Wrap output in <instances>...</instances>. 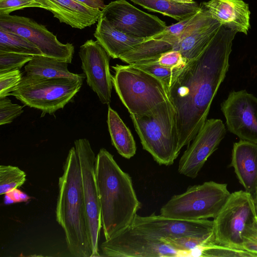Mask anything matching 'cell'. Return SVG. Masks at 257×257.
I'll use <instances>...</instances> for the list:
<instances>
[{
	"mask_svg": "<svg viewBox=\"0 0 257 257\" xmlns=\"http://www.w3.org/2000/svg\"><path fill=\"white\" fill-rule=\"evenodd\" d=\"M237 33L221 26L204 50L188 61L166 86L176 111L180 151L190 144L207 120L213 99L228 70Z\"/></svg>",
	"mask_w": 257,
	"mask_h": 257,
	"instance_id": "6da1fadb",
	"label": "cell"
},
{
	"mask_svg": "<svg viewBox=\"0 0 257 257\" xmlns=\"http://www.w3.org/2000/svg\"><path fill=\"white\" fill-rule=\"evenodd\" d=\"M95 174L102 227L107 240L131 225L141 204L131 177L104 148L95 157Z\"/></svg>",
	"mask_w": 257,
	"mask_h": 257,
	"instance_id": "7a4b0ae2",
	"label": "cell"
},
{
	"mask_svg": "<svg viewBox=\"0 0 257 257\" xmlns=\"http://www.w3.org/2000/svg\"><path fill=\"white\" fill-rule=\"evenodd\" d=\"M56 219L64 230L70 254L92 257L81 171L74 147L69 150L59 178Z\"/></svg>",
	"mask_w": 257,
	"mask_h": 257,
	"instance_id": "3957f363",
	"label": "cell"
},
{
	"mask_svg": "<svg viewBox=\"0 0 257 257\" xmlns=\"http://www.w3.org/2000/svg\"><path fill=\"white\" fill-rule=\"evenodd\" d=\"M143 149L160 165H172L180 151L176 111L170 100L142 115L130 114Z\"/></svg>",
	"mask_w": 257,
	"mask_h": 257,
	"instance_id": "277c9868",
	"label": "cell"
},
{
	"mask_svg": "<svg viewBox=\"0 0 257 257\" xmlns=\"http://www.w3.org/2000/svg\"><path fill=\"white\" fill-rule=\"evenodd\" d=\"M112 85L130 114L142 115L170 100L165 83L131 64L112 66Z\"/></svg>",
	"mask_w": 257,
	"mask_h": 257,
	"instance_id": "5b68a950",
	"label": "cell"
},
{
	"mask_svg": "<svg viewBox=\"0 0 257 257\" xmlns=\"http://www.w3.org/2000/svg\"><path fill=\"white\" fill-rule=\"evenodd\" d=\"M83 81L25 75L10 95L25 106L41 110L43 117L64 108L79 91Z\"/></svg>",
	"mask_w": 257,
	"mask_h": 257,
	"instance_id": "8992f818",
	"label": "cell"
},
{
	"mask_svg": "<svg viewBox=\"0 0 257 257\" xmlns=\"http://www.w3.org/2000/svg\"><path fill=\"white\" fill-rule=\"evenodd\" d=\"M226 184L208 181L189 186L164 205L160 214L175 219L197 220L215 218L228 199Z\"/></svg>",
	"mask_w": 257,
	"mask_h": 257,
	"instance_id": "52a82bcc",
	"label": "cell"
},
{
	"mask_svg": "<svg viewBox=\"0 0 257 257\" xmlns=\"http://www.w3.org/2000/svg\"><path fill=\"white\" fill-rule=\"evenodd\" d=\"M257 217V208L251 195L239 190L230 194L213 220L216 242L221 245L243 250L242 234Z\"/></svg>",
	"mask_w": 257,
	"mask_h": 257,
	"instance_id": "ba28073f",
	"label": "cell"
},
{
	"mask_svg": "<svg viewBox=\"0 0 257 257\" xmlns=\"http://www.w3.org/2000/svg\"><path fill=\"white\" fill-rule=\"evenodd\" d=\"M81 175L87 225L92 257H98V241L102 227L101 211L95 174V155L87 139L74 141Z\"/></svg>",
	"mask_w": 257,
	"mask_h": 257,
	"instance_id": "9c48e42d",
	"label": "cell"
},
{
	"mask_svg": "<svg viewBox=\"0 0 257 257\" xmlns=\"http://www.w3.org/2000/svg\"><path fill=\"white\" fill-rule=\"evenodd\" d=\"M100 248L102 255L108 257L185 256L163 239L138 232L130 225L105 240Z\"/></svg>",
	"mask_w": 257,
	"mask_h": 257,
	"instance_id": "30bf717a",
	"label": "cell"
},
{
	"mask_svg": "<svg viewBox=\"0 0 257 257\" xmlns=\"http://www.w3.org/2000/svg\"><path fill=\"white\" fill-rule=\"evenodd\" d=\"M0 28L19 35L36 46L43 55L71 63L72 44H63L44 25L34 19L10 14L0 15Z\"/></svg>",
	"mask_w": 257,
	"mask_h": 257,
	"instance_id": "8fae6325",
	"label": "cell"
},
{
	"mask_svg": "<svg viewBox=\"0 0 257 257\" xmlns=\"http://www.w3.org/2000/svg\"><path fill=\"white\" fill-rule=\"evenodd\" d=\"M130 226L138 232L160 239L215 237L213 221L208 219L189 220L155 213L147 216L137 214Z\"/></svg>",
	"mask_w": 257,
	"mask_h": 257,
	"instance_id": "7c38bea8",
	"label": "cell"
},
{
	"mask_svg": "<svg viewBox=\"0 0 257 257\" xmlns=\"http://www.w3.org/2000/svg\"><path fill=\"white\" fill-rule=\"evenodd\" d=\"M101 16L117 30L137 38H152L167 27L165 22L157 16L140 10L125 0L109 3L101 11Z\"/></svg>",
	"mask_w": 257,
	"mask_h": 257,
	"instance_id": "4fadbf2b",
	"label": "cell"
},
{
	"mask_svg": "<svg viewBox=\"0 0 257 257\" xmlns=\"http://www.w3.org/2000/svg\"><path fill=\"white\" fill-rule=\"evenodd\" d=\"M226 128L222 120L207 119L181 156L178 172L186 177L196 178L208 158L218 148L224 138Z\"/></svg>",
	"mask_w": 257,
	"mask_h": 257,
	"instance_id": "5bb4252c",
	"label": "cell"
},
{
	"mask_svg": "<svg viewBox=\"0 0 257 257\" xmlns=\"http://www.w3.org/2000/svg\"><path fill=\"white\" fill-rule=\"evenodd\" d=\"M228 130L257 144V98L245 90L230 91L221 103Z\"/></svg>",
	"mask_w": 257,
	"mask_h": 257,
	"instance_id": "9a60e30c",
	"label": "cell"
},
{
	"mask_svg": "<svg viewBox=\"0 0 257 257\" xmlns=\"http://www.w3.org/2000/svg\"><path fill=\"white\" fill-rule=\"evenodd\" d=\"M78 54L87 85L102 104H109L113 86L110 56L97 40L92 39L87 40L80 47Z\"/></svg>",
	"mask_w": 257,
	"mask_h": 257,
	"instance_id": "2e32d148",
	"label": "cell"
},
{
	"mask_svg": "<svg viewBox=\"0 0 257 257\" xmlns=\"http://www.w3.org/2000/svg\"><path fill=\"white\" fill-rule=\"evenodd\" d=\"M230 166L257 208V144L242 140L234 143Z\"/></svg>",
	"mask_w": 257,
	"mask_h": 257,
	"instance_id": "e0dca14e",
	"label": "cell"
},
{
	"mask_svg": "<svg viewBox=\"0 0 257 257\" xmlns=\"http://www.w3.org/2000/svg\"><path fill=\"white\" fill-rule=\"evenodd\" d=\"M42 9L52 13L60 22L73 28L83 29L97 22L101 11L93 9L75 0H34Z\"/></svg>",
	"mask_w": 257,
	"mask_h": 257,
	"instance_id": "ac0fdd59",
	"label": "cell"
},
{
	"mask_svg": "<svg viewBox=\"0 0 257 257\" xmlns=\"http://www.w3.org/2000/svg\"><path fill=\"white\" fill-rule=\"evenodd\" d=\"M201 5L221 26L247 34L250 12L248 5L243 0H210Z\"/></svg>",
	"mask_w": 257,
	"mask_h": 257,
	"instance_id": "d6986e66",
	"label": "cell"
},
{
	"mask_svg": "<svg viewBox=\"0 0 257 257\" xmlns=\"http://www.w3.org/2000/svg\"><path fill=\"white\" fill-rule=\"evenodd\" d=\"M221 25L209 15L180 38L173 50L179 51L188 62L196 58L215 37Z\"/></svg>",
	"mask_w": 257,
	"mask_h": 257,
	"instance_id": "ffe728a7",
	"label": "cell"
},
{
	"mask_svg": "<svg viewBox=\"0 0 257 257\" xmlns=\"http://www.w3.org/2000/svg\"><path fill=\"white\" fill-rule=\"evenodd\" d=\"M93 35L113 59H119L121 55L147 40L132 37L120 32L101 15Z\"/></svg>",
	"mask_w": 257,
	"mask_h": 257,
	"instance_id": "44dd1931",
	"label": "cell"
},
{
	"mask_svg": "<svg viewBox=\"0 0 257 257\" xmlns=\"http://www.w3.org/2000/svg\"><path fill=\"white\" fill-rule=\"evenodd\" d=\"M68 63L43 55H34L25 66L26 75H38L47 78H70L84 80V74L70 72Z\"/></svg>",
	"mask_w": 257,
	"mask_h": 257,
	"instance_id": "7402d4cb",
	"label": "cell"
},
{
	"mask_svg": "<svg viewBox=\"0 0 257 257\" xmlns=\"http://www.w3.org/2000/svg\"><path fill=\"white\" fill-rule=\"evenodd\" d=\"M107 123L111 144L118 153L126 159L133 157L136 154L137 148L132 134L118 113L109 106Z\"/></svg>",
	"mask_w": 257,
	"mask_h": 257,
	"instance_id": "603a6c76",
	"label": "cell"
},
{
	"mask_svg": "<svg viewBox=\"0 0 257 257\" xmlns=\"http://www.w3.org/2000/svg\"><path fill=\"white\" fill-rule=\"evenodd\" d=\"M149 11L159 13L181 21L198 12L200 5L194 2L182 4L170 0H131Z\"/></svg>",
	"mask_w": 257,
	"mask_h": 257,
	"instance_id": "cb8c5ba5",
	"label": "cell"
},
{
	"mask_svg": "<svg viewBox=\"0 0 257 257\" xmlns=\"http://www.w3.org/2000/svg\"><path fill=\"white\" fill-rule=\"evenodd\" d=\"M0 51L32 56L43 55L41 50L27 39L1 28Z\"/></svg>",
	"mask_w": 257,
	"mask_h": 257,
	"instance_id": "d4e9b609",
	"label": "cell"
},
{
	"mask_svg": "<svg viewBox=\"0 0 257 257\" xmlns=\"http://www.w3.org/2000/svg\"><path fill=\"white\" fill-rule=\"evenodd\" d=\"M26 181L25 172L17 166H0V194L9 193L22 186Z\"/></svg>",
	"mask_w": 257,
	"mask_h": 257,
	"instance_id": "484cf974",
	"label": "cell"
},
{
	"mask_svg": "<svg viewBox=\"0 0 257 257\" xmlns=\"http://www.w3.org/2000/svg\"><path fill=\"white\" fill-rule=\"evenodd\" d=\"M162 80L167 86L172 78L183 68H171L161 65L156 60L138 62L131 64Z\"/></svg>",
	"mask_w": 257,
	"mask_h": 257,
	"instance_id": "4316f807",
	"label": "cell"
},
{
	"mask_svg": "<svg viewBox=\"0 0 257 257\" xmlns=\"http://www.w3.org/2000/svg\"><path fill=\"white\" fill-rule=\"evenodd\" d=\"M33 56L0 51V72L21 69Z\"/></svg>",
	"mask_w": 257,
	"mask_h": 257,
	"instance_id": "83f0119b",
	"label": "cell"
},
{
	"mask_svg": "<svg viewBox=\"0 0 257 257\" xmlns=\"http://www.w3.org/2000/svg\"><path fill=\"white\" fill-rule=\"evenodd\" d=\"M22 77L20 69L0 72V98L10 95L20 84Z\"/></svg>",
	"mask_w": 257,
	"mask_h": 257,
	"instance_id": "f1b7e54d",
	"label": "cell"
},
{
	"mask_svg": "<svg viewBox=\"0 0 257 257\" xmlns=\"http://www.w3.org/2000/svg\"><path fill=\"white\" fill-rule=\"evenodd\" d=\"M23 106L12 103L6 97L0 98V124H9L24 112Z\"/></svg>",
	"mask_w": 257,
	"mask_h": 257,
	"instance_id": "f546056e",
	"label": "cell"
},
{
	"mask_svg": "<svg viewBox=\"0 0 257 257\" xmlns=\"http://www.w3.org/2000/svg\"><path fill=\"white\" fill-rule=\"evenodd\" d=\"M242 248L257 257V217L242 234Z\"/></svg>",
	"mask_w": 257,
	"mask_h": 257,
	"instance_id": "4dcf8cb0",
	"label": "cell"
},
{
	"mask_svg": "<svg viewBox=\"0 0 257 257\" xmlns=\"http://www.w3.org/2000/svg\"><path fill=\"white\" fill-rule=\"evenodd\" d=\"M29 8L42 9L34 0H0V15L10 14L14 11Z\"/></svg>",
	"mask_w": 257,
	"mask_h": 257,
	"instance_id": "1f68e13d",
	"label": "cell"
},
{
	"mask_svg": "<svg viewBox=\"0 0 257 257\" xmlns=\"http://www.w3.org/2000/svg\"><path fill=\"white\" fill-rule=\"evenodd\" d=\"M155 60L161 65L171 68H182L187 63L181 53L176 50L166 52Z\"/></svg>",
	"mask_w": 257,
	"mask_h": 257,
	"instance_id": "d6a6232c",
	"label": "cell"
},
{
	"mask_svg": "<svg viewBox=\"0 0 257 257\" xmlns=\"http://www.w3.org/2000/svg\"><path fill=\"white\" fill-rule=\"evenodd\" d=\"M90 8L102 11L106 6L104 0H75Z\"/></svg>",
	"mask_w": 257,
	"mask_h": 257,
	"instance_id": "836d02e7",
	"label": "cell"
},
{
	"mask_svg": "<svg viewBox=\"0 0 257 257\" xmlns=\"http://www.w3.org/2000/svg\"><path fill=\"white\" fill-rule=\"evenodd\" d=\"M174 2L182 4H190L194 2L193 0H170Z\"/></svg>",
	"mask_w": 257,
	"mask_h": 257,
	"instance_id": "e575fe53",
	"label": "cell"
}]
</instances>
